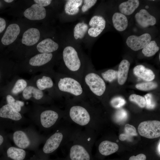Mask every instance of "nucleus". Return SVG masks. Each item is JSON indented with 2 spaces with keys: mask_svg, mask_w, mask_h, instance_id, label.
Here are the masks:
<instances>
[{
  "mask_svg": "<svg viewBox=\"0 0 160 160\" xmlns=\"http://www.w3.org/2000/svg\"><path fill=\"white\" fill-rule=\"evenodd\" d=\"M112 20L114 27L119 31H123L127 27V18L125 15L121 13H115L113 16Z\"/></svg>",
  "mask_w": 160,
  "mask_h": 160,
  "instance_id": "obj_24",
  "label": "nucleus"
},
{
  "mask_svg": "<svg viewBox=\"0 0 160 160\" xmlns=\"http://www.w3.org/2000/svg\"><path fill=\"white\" fill-rule=\"evenodd\" d=\"M63 119L77 126L92 129L95 121L93 109L88 100L65 99Z\"/></svg>",
  "mask_w": 160,
  "mask_h": 160,
  "instance_id": "obj_1",
  "label": "nucleus"
},
{
  "mask_svg": "<svg viewBox=\"0 0 160 160\" xmlns=\"http://www.w3.org/2000/svg\"><path fill=\"white\" fill-rule=\"evenodd\" d=\"M146 156L144 154L140 153L136 156H131L129 160H146Z\"/></svg>",
  "mask_w": 160,
  "mask_h": 160,
  "instance_id": "obj_42",
  "label": "nucleus"
},
{
  "mask_svg": "<svg viewBox=\"0 0 160 160\" xmlns=\"http://www.w3.org/2000/svg\"><path fill=\"white\" fill-rule=\"evenodd\" d=\"M133 71L135 75L147 81H151L155 77L154 74L151 70L142 65H137L134 67Z\"/></svg>",
  "mask_w": 160,
  "mask_h": 160,
  "instance_id": "obj_23",
  "label": "nucleus"
},
{
  "mask_svg": "<svg viewBox=\"0 0 160 160\" xmlns=\"http://www.w3.org/2000/svg\"><path fill=\"white\" fill-rule=\"evenodd\" d=\"M130 64L126 60H124L120 63L118 71V81L121 85H123L126 82L128 76Z\"/></svg>",
  "mask_w": 160,
  "mask_h": 160,
  "instance_id": "obj_28",
  "label": "nucleus"
},
{
  "mask_svg": "<svg viewBox=\"0 0 160 160\" xmlns=\"http://www.w3.org/2000/svg\"><path fill=\"white\" fill-rule=\"evenodd\" d=\"M151 37L148 33L140 36L133 35L129 36L126 43L128 47L134 51H137L143 48L151 41Z\"/></svg>",
  "mask_w": 160,
  "mask_h": 160,
  "instance_id": "obj_18",
  "label": "nucleus"
},
{
  "mask_svg": "<svg viewBox=\"0 0 160 160\" xmlns=\"http://www.w3.org/2000/svg\"><path fill=\"white\" fill-rule=\"evenodd\" d=\"M33 3L38 4L44 7L49 6L51 4V0H32Z\"/></svg>",
  "mask_w": 160,
  "mask_h": 160,
  "instance_id": "obj_40",
  "label": "nucleus"
},
{
  "mask_svg": "<svg viewBox=\"0 0 160 160\" xmlns=\"http://www.w3.org/2000/svg\"><path fill=\"white\" fill-rule=\"evenodd\" d=\"M149 7L148 6H146L145 7V8L146 9H148Z\"/></svg>",
  "mask_w": 160,
  "mask_h": 160,
  "instance_id": "obj_48",
  "label": "nucleus"
},
{
  "mask_svg": "<svg viewBox=\"0 0 160 160\" xmlns=\"http://www.w3.org/2000/svg\"><path fill=\"white\" fill-rule=\"evenodd\" d=\"M36 160H62V158H57L55 159H50L49 158L48 159H44V158H41L38 157L37 158V159Z\"/></svg>",
  "mask_w": 160,
  "mask_h": 160,
  "instance_id": "obj_43",
  "label": "nucleus"
},
{
  "mask_svg": "<svg viewBox=\"0 0 160 160\" xmlns=\"http://www.w3.org/2000/svg\"><path fill=\"white\" fill-rule=\"evenodd\" d=\"M21 96L23 100L31 101L38 105H52L54 102L48 94L29 84L21 93Z\"/></svg>",
  "mask_w": 160,
  "mask_h": 160,
  "instance_id": "obj_12",
  "label": "nucleus"
},
{
  "mask_svg": "<svg viewBox=\"0 0 160 160\" xmlns=\"http://www.w3.org/2000/svg\"><path fill=\"white\" fill-rule=\"evenodd\" d=\"M87 25L84 23L77 24L74 29V36L76 39H82L85 35L88 30Z\"/></svg>",
  "mask_w": 160,
  "mask_h": 160,
  "instance_id": "obj_32",
  "label": "nucleus"
},
{
  "mask_svg": "<svg viewBox=\"0 0 160 160\" xmlns=\"http://www.w3.org/2000/svg\"><path fill=\"white\" fill-rule=\"evenodd\" d=\"M84 1V4L81 9L83 12L87 11L94 5L97 1V0H85Z\"/></svg>",
  "mask_w": 160,
  "mask_h": 160,
  "instance_id": "obj_39",
  "label": "nucleus"
},
{
  "mask_svg": "<svg viewBox=\"0 0 160 160\" xmlns=\"http://www.w3.org/2000/svg\"><path fill=\"white\" fill-rule=\"evenodd\" d=\"M139 4V0H129L120 4L119 9L121 13L129 15L133 13Z\"/></svg>",
  "mask_w": 160,
  "mask_h": 160,
  "instance_id": "obj_27",
  "label": "nucleus"
},
{
  "mask_svg": "<svg viewBox=\"0 0 160 160\" xmlns=\"http://www.w3.org/2000/svg\"><path fill=\"white\" fill-rule=\"evenodd\" d=\"M7 155L10 160H25L27 157L25 150L14 146L10 147L7 149Z\"/></svg>",
  "mask_w": 160,
  "mask_h": 160,
  "instance_id": "obj_26",
  "label": "nucleus"
},
{
  "mask_svg": "<svg viewBox=\"0 0 160 160\" xmlns=\"http://www.w3.org/2000/svg\"><path fill=\"white\" fill-rule=\"evenodd\" d=\"M138 131L140 135L147 138L159 137L160 136V122L157 120L142 122L138 127Z\"/></svg>",
  "mask_w": 160,
  "mask_h": 160,
  "instance_id": "obj_17",
  "label": "nucleus"
},
{
  "mask_svg": "<svg viewBox=\"0 0 160 160\" xmlns=\"http://www.w3.org/2000/svg\"><path fill=\"white\" fill-rule=\"evenodd\" d=\"M81 82L89 97V94H91L100 97L105 91L106 86L103 79L87 68L84 70Z\"/></svg>",
  "mask_w": 160,
  "mask_h": 160,
  "instance_id": "obj_11",
  "label": "nucleus"
},
{
  "mask_svg": "<svg viewBox=\"0 0 160 160\" xmlns=\"http://www.w3.org/2000/svg\"><path fill=\"white\" fill-rule=\"evenodd\" d=\"M4 139L3 137L0 135V146L4 142Z\"/></svg>",
  "mask_w": 160,
  "mask_h": 160,
  "instance_id": "obj_44",
  "label": "nucleus"
},
{
  "mask_svg": "<svg viewBox=\"0 0 160 160\" xmlns=\"http://www.w3.org/2000/svg\"><path fill=\"white\" fill-rule=\"evenodd\" d=\"M8 24L6 20L0 17V35L4 31Z\"/></svg>",
  "mask_w": 160,
  "mask_h": 160,
  "instance_id": "obj_41",
  "label": "nucleus"
},
{
  "mask_svg": "<svg viewBox=\"0 0 160 160\" xmlns=\"http://www.w3.org/2000/svg\"><path fill=\"white\" fill-rule=\"evenodd\" d=\"M64 110L53 105L45 107L34 104L31 113L32 118L36 120L44 131L54 129L63 118Z\"/></svg>",
  "mask_w": 160,
  "mask_h": 160,
  "instance_id": "obj_7",
  "label": "nucleus"
},
{
  "mask_svg": "<svg viewBox=\"0 0 160 160\" xmlns=\"http://www.w3.org/2000/svg\"><path fill=\"white\" fill-rule=\"evenodd\" d=\"M119 149V146L116 143L105 140L102 141L99 144L98 151L100 154L103 156L111 155Z\"/></svg>",
  "mask_w": 160,
  "mask_h": 160,
  "instance_id": "obj_22",
  "label": "nucleus"
},
{
  "mask_svg": "<svg viewBox=\"0 0 160 160\" xmlns=\"http://www.w3.org/2000/svg\"><path fill=\"white\" fill-rule=\"evenodd\" d=\"M128 113L124 109L121 108L118 110L115 114V120L119 123H121L125 121L128 118Z\"/></svg>",
  "mask_w": 160,
  "mask_h": 160,
  "instance_id": "obj_34",
  "label": "nucleus"
},
{
  "mask_svg": "<svg viewBox=\"0 0 160 160\" xmlns=\"http://www.w3.org/2000/svg\"><path fill=\"white\" fill-rule=\"evenodd\" d=\"M28 84V80L20 77L17 74L15 75L6 84L3 86L0 96L3 95H11L16 99H18L20 95Z\"/></svg>",
  "mask_w": 160,
  "mask_h": 160,
  "instance_id": "obj_14",
  "label": "nucleus"
},
{
  "mask_svg": "<svg viewBox=\"0 0 160 160\" xmlns=\"http://www.w3.org/2000/svg\"><path fill=\"white\" fill-rule=\"evenodd\" d=\"M62 58L63 66L57 72L74 78L81 82L85 68L83 66L76 50L71 46L66 47L63 52Z\"/></svg>",
  "mask_w": 160,
  "mask_h": 160,
  "instance_id": "obj_8",
  "label": "nucleus"
},
{
  "mask_svg": "<svg viewBox=\"0 0 160 160\" xmlns=\"http://www.w3.org/2000/svg\"><path fill=\"white\" fill-rule=\"evenodd\" d=\"M83 0H69L67 1L65 6V11L66 14L69 15H74L79 11V7L82 4Z\"/></svg>",
  "mask_w": 160,
  "mask_h": 160,
  "instance_id": "obj_29",
  "label": "nucleus"
},
{
  "mask_svg": "<svg viewBox=\"0 0 160 160\" xmlns=\"http://www.w3.org/2000/svg\"><path fill=\"white\" fill-rule=\"evenodd\" d=\"M130 101L135 103L141 108L145 106L146 101L145 97L135 94L131 95L129 98Z\"/></svg>",
  "mask_w": 160,
  "mask_h": 160,
  "instance_id": "obj_35",
  "label": "nucleus"
},
{
  "mask_svg": "<svg viewBox=\"0 0 160 160\" xmlns=\"http://www.w3.org/2000/svg\"><path fill=\"white\" fill-rule=\"evenodd\" d=\"M47 72L52 76L58 91L65 99L88 100L89 96L81 81L53 69Z\"/></svg>",
  "mask_w": 160,
  "mask_h": 160,
  "instance_id": "obj_5",
  "label": "nucleus"
},
{
  "mask_svg": "<svg viewBox=\"0 0 160 160\" xmlns=\"http://www.w3.org/2000/svg\"><path fill=\"white\" fill-rule=\"evenodd\" d=\"M135 18L137 23L143 28L153 25L156 23L155 18L144 9H141L135 15Z\"/></svg>",
  "mask_w": 160,
  "mask_h": 160,
  "instance_id": "obj_21",
  "label": "nucleus"
},
{
  "mask_svg": "<svg viewBox=\"0 0 160 160\" xmlns=\"http://www.w3.org/2000/svg\"><path fill=\"white\" fill-rule=\"evenodd\" d=\"M4 2L3 1H0V8L4 5Z\"/></svg>",
  "mask_w": 160,
  "mask_h": 160,
  "instance_id": "obj_46",
  "label": "nucleus"
},
{
  "mask_svg": "<svg viewBox=\"0 0 160 160\" xmlns=\"http://www.w3.org/2000/svg\"><path fill=\"white\" fill-rule=\"evenodd\" d=\"M58 48V44L52 39L45 38L42 39L27 52L25 59L38 54L54 53L57 50Z\"/></svg>",
  "mask_w": 160,
  "mask_h": 160,
  "instance_id": "obj_16",
  "label": "nucleus"
},
{
  "mask_svg": "<svg viewBox=\"0 0 160 160\" xmlns=\"http://www.w3.org/2000/svg\"><path fill=\"white\" fill-rule=\"evenodd\" d=\"M125 100L120 97H117L113 98L110 101L111 105L115 108H120L126 103Z\"/></svg>",
  "mask_w": 160,
  "mask_h": 160,
  "instance_id": "obj_37",
  "label": "nucleus"
},
{
  "mask_svg": "<svg viewBox=\"0 0 160 160\" xmlns=\"http://www.w3.org/2000/svg\"><path fill=\"white\" fill-rule=\"evenodd\" d=\"M160 141H159L158 145V147H157V151H158V153L159 154V155H160Z\"/></svg>",
  "mask_w": 160,
  "mask_h": 160,
  "instance_id": "obj_45",
  "label": "nucleus"
},
{
  "mask_svg": "<svg viewBox=\"0 0 160 160\" xmlns=\"http://www.w3.org/2000/svg\"><path fill=\"white\" fill-rule=\"evenodd\" d=\"M105 20L102 16H93L89 22V25L91 27L88 30V34L92 37L97 36L105 28Z\"/></svg>",
  "mask_w": 160,
  "mask_h": 160,
  "instance_id": "obj_20",
  "label": "nucleus"
},
{
  "mask_svg": "<svg viewBox=\"0 0 160 160\" xmlns=\"http://www.w3.org/2000/svg\"><path fill=\"white\" fill-rule=\"evenodd\" d=\"M16 62L4 52L0 53V85L4 86L16 75Z\"/></svg>",
  "mask_w": 160,
  "mask_h": 160,
  "instance_id": "obj_13",
  "label": "nucleus"
},
{
  "mask_svg": "<svg viewBox=\"0 0 160 160\" xmlns=\"http://www.w3.org/2000/svg\"><path fill=\"white\" fill-rule=\"evenodd\" d=\"M159 49L155 41H150L143 48L142 52L145 56L151 57L154 55L159 50Z\"/></svg>",
  "mask_w": 160,
  "mask_h": 160,
  "instance_id": "obj_31",
  "label": "nucleus"
},
{
  "mask_svg": "<svg viewBox=\"0 0 160 160\" xmlns=\"http://www.w3.org/2000/svg\"><path fill=\"white\" fill-rule=\"evenodd\" d=\"M32 23L24 19L19 18L8 24L4 31L0 35V52L15 43L24 29Z\"/></svg>",
  "mask_w": 160,
  "mask_h": 160,
  "instance_id": "obj_9",
  "label": "nucleus"
},
{
  "mask_svg": "<svg viewBox=\"0 0 160 160\" xmlns=\"http://www.w3.org/2000/svg\"><path fill=\"white\" fill-rule=\"evenodd\" d=\"M27 130L17 129L13 134V140L15 145L19 148L25 149H33L37 140L42 141L44 139H37Z\"/></svg>",
  "mask_w": 160,
  "mask_h": 160,
  "instance_id": "obj_15",
  "label": "nucleus"
},
{
  "mask_svg": "<svg viewBox=\"0 0 160 160\" xmlns=\"http://www.w3.org/2000/svg\"><path fill=\"white\" fill-rule=\"evenodd\" d=\"M94 139L92 129L79 127L67 144H69L68 153L62 160H92Z\"/></svg>",
  "mask_w": 160,
  "mask_h": 160,
  "instance_id": "obj_2",
  "label": "nucleus"
},
{
  "mask_svg": "<svg viewBox=\"0 0 160 160\" xmlns=\"http://www.w3.org/2000/svg\"><path fill=\"white\" fill-rule=\"evenodd\" d=\"M101 75L104 80L111 82L117 78L118 71L113 69H109L101 72Z\"/></svg>",
  "mask_w": 160,
  "mask_h": 160,
  "instance_id": "obj_33",
  "label": "nucleus"
},
{
  "mask_svg": "<svg viewBox=\"0 0 160 160\" xmlns=\"http://www.w3.org/2000/svg\"><path fill=\"white\" fill-rule=\"evenodd\" d=\"M146 101V107L148 109L154 108L156 105L152 95L150 93H148L145 96Z\"/></svg>",
  "mask_w": 160,
  "mask_h": 160,
  "instance_id": "obj_38",
  "label": "nucleus"
},
{
  "mask_svg": "<svg viewBox=\"0 0 160 160\" xmlns=\"http://www.w3.org/2000/svg\"><path fill=\"white\" fill-rule=\"evenodd\" d=\"M55 59L54 52L38 54L16 62V74L24 73L34 74L52 69Z\"/></svg>",
  "mask_w": 160,
  "mask_h": 160,
  "instance_id": "obj_6",
  "label": "nucleus"
},
{
  "mask_svg": "<svg viewBox=\"0 0 160 160\" xmlns=\"http://www.w3.org/2000/svg\"><path fill=\"white\" fill-rule=\"evenodd\" d=\"M157 87V83L151 82L140 83L137 84L135 85L137 89L143 91L152 90L156 88Z\"/></svg>",
  "mask_w": 160,
  "mask_h": 160,
  "instance_id": "obj_36",
  "label": "nucleus"
},
{
  "mask_svg": "<svg viewBox=\"0 0 160 160\" xmlns=\"http://www.w3.org/2000/svg\"><path fill=\"white\" fill-rule=\"evenodd\" d=\"M28 84L45 92L54 100H60L63 97L58 91L55 81L48 72H41L28 80Z\"/></svg>",
  "mask_w": 160,
  "mask_h": 160,
  "instance_id": "obj_10",
  "label": "nucleus"
},
{
  "mask_svg": "<svg viewBox=\"0 0 160 160\" xmlns=\"http://www.w3.org/2000/svg\"><path fill=\"white\" fill-rule=\"evenodd\" d=\"M137 135L135 127L131 125L126 124L124 127V132L121 134L119 137V139L122 141L127 140L131 141L133 136Z\"/></svg>",
  "mask_w": 160,
  "mask_h": 160,
  "instance_id": "obj_30",
  "label": "nucleus"
},
{
  "mask_svg": "<svg viewBox=\"0 0 160 160\" xmlns=\"http://www.w3.org/2000/svg\"><path fill=\"white\" fill-rule=\"evenodd\" d=\"M159 59H160V54H159Z\"/></svg>",
  "mask_w": 160,
  "mask_h": 160,
  "instance_id": "obj_49",
  "label": "nucleus"
},
{
  "mask_svg": "<svg viewBox=\"0 0 160 160\" xmlns=\"http://www.w3.org/2000/svg\"><path fill=\"white\" fill-rule=\"evenodd\" d=\"M3 86L0 85V93L1 91V88Z\"/></svg>",
  "mask_w": 160,
  "mask_h": 160,
  "instance_id": "obj_47",
  "label": "nucleus"
},
{
  "mask_svg": "<svg viewBox=\"0 0 160 160\" xmlns=\"http://www.w3.org/2000/svg\"><path fill=\"white\" fill-rule=\"evenodd\" d=\"M0 118L7 119L13 122H20L25 119L23 114L6 103L0 107Z\"/></svg>",
  "mask_w": 160,
  "mask_h": 160,
  "instance_id": "obj_19",
  "label": "nucleus"
},
{
  "mask_svg": "<svg viewBox=\"0 0 160 160\" xmlns=\"http://www.w3.org/2000/svg\"><path fill=\"white\" fill-rule=\"evenodd\" d=\"M0 97H2L3 100L6 103L9 104L17 111L23 114L25 107V103L23 101L16 99L10 95H3Z\"/></svg>",
  "mask_w": 160,
  "mask_h": 160,
  "instance_id": "obj_25",
  "label": "nucleus"
},
{
  "mask_svg": "<svg viewBox=\"0 0 160 160\" xmlns=\"http://www.w3.org/2000/svg\"><path fill=\"white\" fill-rule=\"evenodd\" d=\"M79 127L63 119L54 129L53 132L47 139L42 149L38 153V157L49 158L50 155L69 142Z\"/></svg>",
  "mask_w": 160,
  "mask_h": 160,
  "instance_id": "obj_4",
  "label": "nucleus"
},
{
  "mask_svg": "<svg viewBox=\"0 0 160 160\" xmlns=\"http://www.w3.org/2000/svg\"><path fill=\"white\" fill-rule=\"evenodd\" d=\"M42 32L36 23H32L24 30L17 41L4 51L16 62L25 59L27 52L42 39Z\"/></svg>",
  "mask_w": 160,
  "mask_h": 160,
  "instance_id": "obj_3",
  "label": "nucleus"
}]
</instances>
